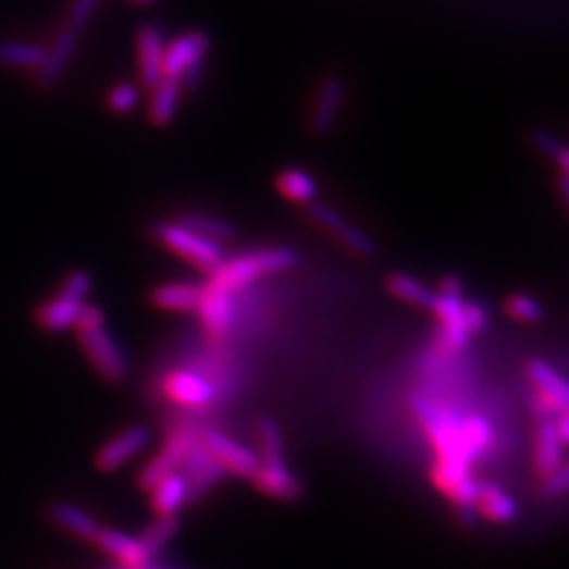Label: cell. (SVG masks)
I'll return each mask as SVG.
<instances>
[{
  "instance_id": "cell-1",
  "label": "cell",
  "mask_w": 569,
  "mask_h": 569,
  "mask_svg": "<svg viewBox=\"0 0 569 569\" xmlns=\"http://www.w3.org/2000/svg\"><path fill=\"white\" fill-rule=\"evenodd\" d=\"M74 330L87 359L106 382L121 384L127 380L129 361L114 335L108 332L106 314L100 306L85 304Z\"/></svg>"
},
{
  "instance_id": "cell-2",
  "label": "cell",
  "mask_w": 569,
  "mask_h": 569,
  "mask_svg": "<svg viewBox=\"0 0 569 569\" xmlns=\"http://www.w3.org/2000/svg\"><path fill=\"white\" fill-rule=\"evenodd\" d=\"M94 287V276L87 270H72L62 281L58 294L51 300L42 301L34 310V321L47 334H64L74 330L81 310Z\"/></svg>"
},
{
  "instance_id": "cell-3",
  "label": "cell",
  "mask_w": 569,
  "mask_h": 569,
  "mask_svg": "<svg viewBox=\"0 0 569 569\" xmlns=\"http://www.w3.org/2000/svg\"><path fill=\"white\" fill-rule=\"evenodd\" d=\"M300 262V253L292 247H270V249H260L253 253L238 256L235 260H224L222 267L211 274V285L222 287L226 292H235L251 281L264 276V274H274L283 270L294 269Z\"/></svg>"
},
{
  "instance_id": "cell-4",
  "label": "cell",
  "mask_w": 569,
  "mask_h": 569,
  "mask_svg": "<svg viewBox=\"0 0 569 569\" xmlns=\"http://www.w3.org/2000/svg\"><path fill=\"white\" fill-rule=\"evenodd\" d=\"M411 407L436 447V462L469 465L470 467L472 458L465 445L462 418L436 407L435 403H431L424 397H413Z\"/></svg>"
},
{
  "instance_id": "cell-5",
  "label": "cell",
  "mask_w": 569,
  "mask_h": 569,
  "mask_svg": "<svg viewBox=\"0 0 569 569\" xmlns=\"http://www.w3.org/2000/svg\"><path fill=\"white\" fill-rule=\"evenodd\" d=\"M150 233L173 253H177L202 272L213 274L224 262V249L220 243L195 235L177 222H159L150 228Z\"/></svg>"
},
{
  "instance_id": "cell-6",
  "label": "cell",
  "mask_w": 569,
  "mask_h": 569,
  "mask_svg": "<svg viewBox=\"0 0 569 569\" xmlns=\"http://www.w3.org/2000/svg\"><path fill=\"white\" fill-rule=\"evenodd\" d=\"M209 49V38L202 33H186L171 40L163 55V76L175 78L186 89H197L201 66Z\"/></svg>"
},
{
  "instance_id": "cell-7",
  "label": "cell",
  "mask_w": 569,
  "mask_h": 569,
  "mask_svg": "<svg viewBox=\"0 0 569 569\" xmlns=\"http://www.w3.org/2000/svg\"><path fill=\"white\" fill-rule=\"evenodd\" d=\"M462 283L456 276H447L441 283V292L436 294L433 312L443 325L441 346L447 350H460L469 344L470 334L465 325V300H462Z\"/></svg>"
},
{
  "instance_id": "cell-8",
  "label": "cell",
  "mask_w": 569,
  "mask_h": 569,
  "mask_svg": "<svg viewBox=\"0 0 569 569\" xmlns=\"http://www.w3.org/2000/svg\"><path fill=\"white\" fill-rule=\"evenodd\" d=\"M201 441V436L193 429H184V431H175L171 433L168 443L163 445V449L139 470V487L150 492L159 481H163L169 474L180 472L186 456L190 454V449Z\"/></svg>"
},
{
  "instance_id": "cell-9",
  "label": "cell",
  "mask_w": 569,
  "mask_h": 569,
  "mask_svg": "<svg viewBox=\"0 0 569 569\" xmlns=\"http://www.w3.org/2000/svg\"><path fill=\"white\" fill-rule=\"evenodd\" d=\"M308 218L323 226L325 231H330L332 235L344 245L348 247L352 253H357L359 258H375L378 256V245L371 236L366 235L359 226L350 224L348 220H344L335 209L330 205L323 202H310L308 205Z\"/></svg>"
},
{
  "instance_id": "cell-10",
  "label": "cell",
  "mask_w": 569,
  "mask_h": 569,
  "mask_svg": "<svg viewBox=\"0 0 569 569\" xmlns=\"http://www.w3.org/2000/svg\"><path fill=\"white\" fill-rule=\"evenodd\" d=\"M201 445L226 472H235L243 479H253V474L260 469L258 454L220 431H209L201 435Z\"/></svg>"
},
{
  "instance_id": "cell-11",
  "label": "cell",
  "mask_w": 569,
  "mask_h": 569,
  "mask_svg": "<svg viewBox=\"0 0 569 569\" xmlns=\"http://www.w3.org/2000/svg\"><path fill=\"white\" fill-rule=\"evenodd\" d=\"M150 443V431L141 424H135L125 429L123 433L112 436L106 441L96 454V469L103 472L123 469L129 460H134L137 454H141Z\"/></svg>"
},
{
  "instance_id": "cell-12",
  "label": "cell",
  "mask_w": 569,
  "mask_h": 569,
  "mask_svg": "<svg viewBox=\"0 0 569 569\" xmlns=\"http://www.w3.org/2000/svg\"><path fill=\"white\" fill-rule=\"evenodd\" d=\"M78 34H81L78 30L66 26V28H62V33L58 34L53 45L47 49V58H45L42 66L36 70V83L42 91H51L53 87L60 85L67 64L72 62V58L76 53Z\"/></svg>"
},
{
  "instance_id": "cell-13",
  "label": "cell",
  "mask_w": 569,
  "mask_h": 569,
  "mask_svg": "<svg viewBox=\"0 0 569 569\" xmlns=\"http://www.w3.org/2000/svg\"><path fill=\"white\" fill-rule=\"evenodd\" d=\"M256 487L274 500L296 503L301 498L300 481L287 469L285 458L279 460H260V469L251 479Z\"/></svg>"
},
{
  "instance_id": "cell-14",
  "label": "cell",
  "mask_w": 569,
  "mask_h": 569,
  "mask_svg": "<svg viewBox=\"0 0 569 569\" xmlns=\"http://www.w3.org/2000/svg\"><path fill=\"white\" fill-rule=\"evenodd\" d=\"M180 474L186 479L188 483V500L195 503L199 500L202 494H207L224 474L226 470L222 469L211 456L209 452L201 445V441L190 449V454L186 456L184 465Z\"/></svg>"
},
{
  "instance_id": "cell-15",
  "label": "cell",
  "mask_w": 569,
  "mask_h": 569,
  "mask_svg": "<svg viewBox=\"0 0 569 569\" xmlns=\"http://www.w3.org/2000/svg\"><path fill=\"white\" fill-rule=\"evenodd\" d=\"M346 98V83L339 76H330L319 87L317 100L310 112V129L312 134L327 135L335 127L339 110Z\"/></svg>"
},
{
  "instance_id": "cell-16",
  "label": "cell",
  "mask_w": 569,
  "mask_h": 569,
  "mask_svg": "<svg viewBox=\"0 0 569 569\" xmlns=\"http://www.w3.org/2000/svg\"><path fill=\"white\" fill-rule=\"evenodd\" d=\"M165 36L157 26H144L137 33V60L141 83L154 89L163 76V55H165Z\"/></svg>"
},
{
  "instance_id": "cell-17",
  "label": "cell",
  "mask_w": 569,
  "mask_h": 569,
  "mask_svg": "<svg viewBox=\"0 0 569 569\" xmlns=\"http://www.w3.org/2000/svg\"><path fill=\"white\" fill-rule=\"evenodd\" d=\"M94 542L100 551L116 559L125 569L146 568L152 561L150 553L144 548L139 537L127 536L119 530L101 528Z\"/></svg>"
},
{
  "instance_id": "cell-18",
  "label": "cell",
  "mask_w": 569,
  "mask_h": 569,
  "mask_svg": "<svg viewBox=\"0 0 569 569\" xmlns=\"http://www.w3.org/2000/svg\"><path fill=\"white\" fill-rule=\"evenodd\" d=\"M197 312L201 314L205 330L213 337L228 334L233 327V319H235L233 294L209 283L202 292L201 304H199Z\"/></svg>"
},
{
  "instance_id": "cell-19",
  "label": "cell",
  "mask_w": 569,
  "mask_h": 569,
  "mask_svg": "<svg viewBox=\"0 0 569 569\" xmlns=\"http://www.w3.org/2000/svg\"><path fill=\"white\" fill-rule=\"evenodd\" d=\"M525 371H528V378L534 382L542 401L546 403L557 413L568 411V382H566V378L557 369L551 368L542 359H530L528 366H525Z\"/></svg>"
},
{
  "instance_id": "cell-20",
  "label": "cell",
  "mask_w": 569,
  "mask_h": 569,
  "mask_svg": "<svg viewBox=\"0 0 569 569\" xmlns=\"http://www.w3.org/2000/svg\"><path fill=\"white\" fill-rule=\"evenodd\" d=\"M47 515L60 530H64L72 536L81 537V540L94 542L101 530L98 519L76 504L64 503V500L51 503L47 508Z\"/></svg>"
},
{
  "instance_id": "cell-21",
  "label": "cell",
  "mask_w": 569,
  "mask_h": 569,
  "mask_svg": "<svg viewBox=\"0 0 569 569\" xmlns=\"http://www.w3.org/2000/svg\"><path fill=\"white\" fill-rule=\"evenodd\" d=\"M165 393L180 405L188 407H202L213 401V386L202 380L201 375L190 371H173L165 380Z\"/></svg>"
},
{
  "instance_id": "cell-22",
  "label": "cell",
  "mask_w": 569,
  "mask_h": 569,
  "mask_svg": "<svg viewBox=\"0 0 569 569\" xmlns=\"http://www.w3.org/2000/svg\"><path fill=\"white\" fill-rule=\"evenodd\" d=\"M477 512L494 523H512L519 517V504L496 483H479Z\"/></svg>"
},
{
  "instance_id": "cell-23",
  "label": "cell",
  "mask_w": 569,
  "mask_h": 569,
  "mask_svg": "<svg viewBox=\"0 0 569 569\" xmlns=\"http://www.w3.org/2000/svg\"><path fill=\"white\" fill-rule=\"evenodd\" d=\"M534 462L540 477H546L566 465V443L557 433L555 420H542L537 426Z\"/></svg>"
},
{
  "instance_id": "cell-24",
  "label": "cell",
  "mask_w": 569,
  "mask_h": 569,
  "mask_svg": "<svg viewBox=\"0 0 569 569\" xmlns=\"http://www.w3.org/2000/svg\"><path fill=\"white\" fill-rule=\"evenodd\" d=\"M202 292L205 287L197 283H165L152 292L150 301L159 310H168V312H197Z\"/></svg>"
},
{
  "instance_id": "cell-25",
  "label": "cell",
  "mask_w": 569,
  "mask_h": 569,
  "mask_svg": "<svg viewBox=\"0 0 569 569\" xmlns=\"http://www.w3.org/2000/svg\"><path fill=\"white\" fill-rule=\"evenodd\" d=\"M152 508L157 515H177L188 500V483L180 472L159 481L152 490Z\"/></svg>"
},
{
  "instance_id": "cell-26",
  "label": "cell",
  "mask_w": 569,
  "mask_h": 569,
  "mask_svg": "<svg viewBox=\"0 0 569 569\" xmlns=\"http://www.w3.org/2000/svg\"><path fill=\"white\" fill-rule=\"evenodd\" d=\"M276 190L292 202L310 205L317 202L319 197V184L317 180L304 171V169H285L276 175Z\"/></svg>"
},
{
  "instance_id": "cell-27",
  "label": "cell",
  "mask_w": 569,
  "mask_h": 569,
  "mask_svg": "<svg viewBox=\"0 0 569 569\" xmlns=\"http://www.w3.org/2000/svg\"><path fill=\"white\" fill-rule=\"evenodd\" d=\"M177 224L193 231L195 235L202 236L207 240H213V243H220V245L226 243V240H233L236 235L235 226L231 222H226L224 218H218V215L201 213V211L182 213Z\"/></svg>"
},
{
  "instance_id": "cell-28",
  "label": "cell",
  "mask_w": 569,
  "mask_h": 569,
  "mask_svg": "<svg viewBox=\"0 0 569 569\" xmlns=\"http://www.w3.org/2000/svg\"><path fill=\"white\" fill-rule=\"evenodd\" d=\"M386 287H388V292H391L397 300L407 301V304H411V306L431 310L433 304H435V292H433L431 287H426L424 283H420L418 279L405 274V272L391 274L388 281H386Z\"/></svg>"
},
{
  "instance_id": "cell-29",
  "label": "cell",
  "mask_w": 569,
  "mask_h": 569,
  "mask_svg": "<svg viewBox=\"0 0 569 569\" xmlns=\"http://www.w3.org/2000/svg\"><path fill=\"white\" fill-rule=\"evenodd\" d=\"M152 91L154 94L150 101V121L157 127H168L169 123L175 119L182 85L175 78H163Z\"/></svg>"
},
{
  "instance_id": "cell-30",
  "label": "cell",
  "mask_w": 569,
  "mask_h": 569,
  "mask_svg": "<svg viewBox=\"0 0 569 569\" xmlns=\"http://www.w3.org/2000/svg\"><path fill=\"white\" fill-rule=\"evenodd\" d=\"M47 58V47L26 40H0V66L38 67Z\"/></svg>"
},
{
  "instance_id": "cell-31",
  "label": "cell",
  "mask_w": 569,
  "mask_h": 569,
  "mask_svg": "<svg viewBox=\"0 0 569 569\" xmlns=\"http://www.w3.org/2000/svg\"><path fill=\"white\" fill-rule=\"evenodd\" d=\"M180 530V519L177 515H159L139 537L144 548L150 553V557H154L165 544H169Z\"/></svg>"
},
{
  "instance_id": "cell-32",
  "label": "cell",
  "mask_w": 569,
  "mask_h": 569,
  "mask_svg": "<svg viewBox=\"0 0 569 569\" xmlns=\"http://www.w3.org/2000/svg\"><path fill=\"white\" fill-rule=\"evenodd\" d=\"M462 433H465V445H467L472 460L490 447L492 436H494L490 422L481 416L462 418Z\"/></svg>"
},
{
  "instance_id": "cell-33",
  "label": "cell",
  "mask_w": 569,
  "mask_h": 569,
  "mask_svg": "<svg viewBox=\"0 0 569 569\" xmlns=\"http://www.w3.org/2000/svg\"><path fill=\"white\" fill-rule=\"evenodd\" d=\"M258 435H260V447H262V460H279L283 456V436L279 424L264 416L258 422Z\"/></svg>"
},
{
  "instance_id": "cell-34",
  "label": "cell",
  "mask_w": 569,
  "mask_h": 569,
  "mask_svg": "<svg viewBox=\"0 0 569 569\" xmlns=\"http://www.w3.org/2000/svg\"><path fill=\"white\" fill-rule=\"evenodd\" d=\"M506 310L512 319L523 321V323H540L544 319V308L540 301L525 296V294H515L506 301Z\"/></svg>"
},
{
  "instance_id": "cell-35",
  "label": "cell",
  "mask_w": 569,
  "mask_h": 569,
  "mask_svg": "<svg viewBox=\"0 0 569 569\" xmlns=\"http://www.w3.org/2000/svg\"><path fill=\"white\" fill-rule=\"evenodd\" d=\"M141 94L132 83H119L108 91V108L116 114H132L139 106Z\"/></svg>"
},
{
  "instance_id": "cell-36",
  "label": "cell",
  "mask_w": 569,
  "mask_h": 569,
  "mask_svg": "<svg viewBox=\"0 0 569 569\" xmlns=\"http://www.w3.org/2000/svg\"><path fill=\"white\" fill-rule=\"evenodd\" d=\"M569 487V470L568 465L559 467L557 470H553L551 474L542 477V496L544 498H561L568 494Z\"/></svg>"
},
{
  "instance_id": "cell-37",
  "label": "cell",
  "mask_w": 569,
  "mask_h": 569,
  "mask_svg": "<svg viewBox=\"0 0 569 569\" xmlns=\"http://www.w3.org/2000/svg\"><path fill=\"white\" fill-rule=\"evenodd\" d=\"M100 2L101 0H72L70 11H67L66 26L81 33L87 26V22L91 20V15L96 13V9L100 7Z\"/></svg>"
},
{
  "instance_id": "cell-38",
  "label": "cell",
  "mask_w": 569,
  "mask_h": 569,
  "mask_svg": "<svg viewBox=\"0 0 569 569\" xmlns=\"http://www.w3.org/2000/svg\"><path fill=\"white\" fill-rule=\"evenodd\" d=\"M532 139H534V146H536L537 150H540L542 154L551 157L553 161H555V159L559 157V152L566 148L555 135L548 134V132H542V129L534 132Z\"/></svg>"
},
{
  "instance_id": "cell-39",
  "label": "cell",
  "mask_w": 569,
  "mask_h": 569,
  "mask_svg": "<svg viewBox=\"0 0 569 569\" xmlns=\"http://www.w3.org/2000/svg\"><path fill=\"white\" fill-rule=\"evenodd\" d=\"M465 325L470 335L485 330L487 325V312L479 304H465Z\"/></svg>"
},
{
  "instance_id": "cell-40",
  "label": "cell",
  "mask_w": 569,
  "mask_h": 569,
  "mask_svg": "<svg viewBox=\"0 0 569 569\" xmlns=\"http://www.w3.org/2000/svg\"><path fill=\"white\" fill-rule=\"evenodd\" d=\"M555 426H557V433H559V436H561V441H564V443H568V441H569V413H568V411H561V413H557V422H555Z\"/></svg>"
},
{
  "instance_id": "cell-41",
  "label": "cell",
  "mask_w": 569,
  "mask_h": 569,
  "mask_svg": "<svg viewBox=\"0 0 569 569\" xmlns=\"http://www.w3.org/2000/svg\"><path fill=\"white\" fill-rule=\"evenodd\" d=\"M134 2H139V4H146V2H152V0H134Z\"/></svg>"
},
{
  "instance_id": "cell-42",
  "label": "cell",
  "mask_w": 569,
  "mask_h": 569,
  "mask_svg": "<svg viewBox=\"0 0 569 569\" xmlns=\"http://www.w3.org/2000/svg\"><path fill=\"white\" fill-rule=\"evenodd\" d=\"M135 569H148V568H135Z\"/></svg>"
}]
</instances>
